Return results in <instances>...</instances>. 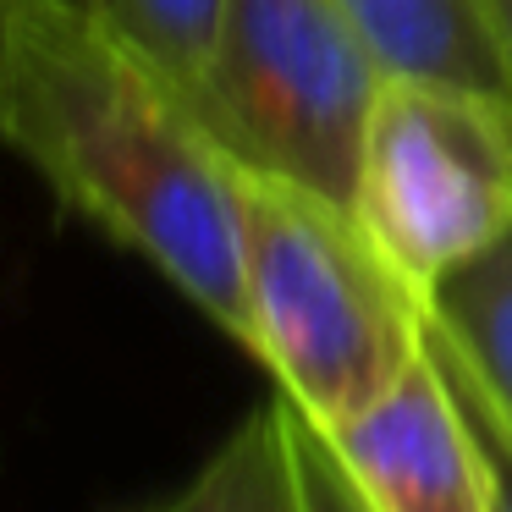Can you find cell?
<instances>
[{"instance_id":"cell-1","label":"cell","mask_w":512,"mask_h":512,"mask_svg":"<svg viewBox=\"0 0 512 512\" xmlns=\"http://www.w3.org/2000/svg\"><path fill=\"white\" fill-rule=\"evenodd\" d=\"M0 144L61 204L160 270L215 331L254 347L243 160L188 94L78 0H23L0 50Z\"/></svg>"},{"instance_id":"cell-2","label":"cell","mask_w":512,"mask_h":512,"mask_svg":"<svg viewBox=\"0 0 512 512\" xmlns=\"http://www.w3.org/2000/svg\"><path fill=\"white\" fill-rule=\"evenodd\" d=\"M248 353L314 424L364 413L430 342V298L391 265L353 204L243 166Z\"/></svg>"},{"instance_id":"cell-3","label":"cell","mask_w":512,"mask_h":512,"mask_svg":"<svg viewBox=\"0 0 512 512\" xmlns=\"http://www.w3.org/2000/svg\"><path fill=\"white\" fill-rule=\"evenodd\" d=\"M380 67L342 0H226L188 105L243 166L353 204Z\"/></svg>"},{"instance_id":"cell-4","label":"cell","mask_w":512,"mask_h":512,"mask_svg":"<svg viewBox=\"0 0 512 512\" xmlns=\"http://www.w3.org/2000/svg\"><path fill=\"white\" fill-rule=\"evenodd\" d=\"M353 215L435 298L452 270L512 232V94L380 78L358 138Z\"/></svg>"},{"instance_id":"cell-5","label":"cell","mask_w":512,"mask_h":512,"mask_svg":"<svg viewBox=\"0 0 512 512\" xmlns=\"http://www.w3.org/2000/svg\"><path fill=\"white\" fill-rule=\"evenodd\" d=\"M369 512H490L496 474L435 347L364 413L320 430Z\"/></svg>"},{"instance_id":"cell-6","label":"cell","mask_w":512,"mask_h":512,"mask_svg":"<svg viewBox=\"0 0 512 512\" xmlns=\"http://www.w3.org/2000/svg\"><path fill=\"white\" fill-rule=\"evenodd\" d=\"M380 78H441L507 94L496 0H342Z\"/></svg>"},{"instance_id":"cell-7","label":"cell","mask_w":512,"mask_h":512,"mask_svg":"<svg viewBox=\"0 0 512 512\" xmlns=\"http://www.w3.org/2000/svg\"><path fill=\"white\" fill-rule=\"evenodd\" d=\"M138 512H303V468H298V413L270 397L199 463L182 490L149 501Z\"/></svg>"},{"instance_id":"cell-8","label":"cell","mask_w":512,"mask_h":512,"mask_svg":"<svg viewBox=\"0 0 512 512\" xmlns=\"http://www.w3.org/2000/svg\"><path fill=\"white\" fill-rule=\"evenodd\" d=\"M430 325L512 419V232L435 287Z\"/></svg>"},{"instance_id":"cell-9","label":"cell","mask_w":512,"mask_h":512,"mask_svg":"<svg viewBox=\"0 0 512 512\" xmlns=\"http://www.w3.org/2000/svg\"><path fill=\"white\" fill-rule=\"evenodd\" d=\"M78 6H89L138 56L155 61L182 94H193V83L210 67L226 0H78Z\"/></svg>"},{"instance_id":"cell-10","label":"cell","mask_w":512,"mask_h":512,"mask_svg":"<svg viewBox=\"0 0 512 512\" xmlns=\"http://www.w3.org/2000/svg\"><path fill=\"white\" fill-rule=\"evenodd\" d=\"M430 347H435V358H441L446 380L457 386V397H463V408L474 413L479 441H485V452H490V474H496V501H490V512H512V419L485 397V386L463 369V358L435 336V325H430Z\"/></svg>"},{"instance_id":"cell-11","label":"cell","mask_w":512,"mask_h":512,"mask_svg":"<svg viewBox=\"0 0 512 512\" xmlns=\"http://www.w3.org/2000/svg\"><path fill=\"white\" fill-rule=\"evenodd\" d=\"M298 468H303V512H369L353 479L342 474V463L331 457V446L320 441V430L303 413H298Z\"/></svg>"},{"instance_id":"cell-12","label":"cell","mask_w":512,"mask_h":512,"mask_svg":"<svg viewBox=\"0 0 512 512\" xmlns=\"http://www.w3.org/2000/svg\"><path fill=\"white\" fill-rule=\"evenodd\" d=\"M496 28H501V56H507V94H512V0H496Z\"/></svg>"},{"instance_id":"cell-13","label":"cell","mask_w":512,"mask_h":512,"mask_svg":"<svg viewBox=\"0 0 512 512\" xmlns=\"http://www.w3.org/2000/svg\"><path fill=\"white\" fill-rule=\"evenodd\" d=\"M17 6H23V0H0V50H6V34H12V17H17Z\"/></svg>"}]
</instances>
